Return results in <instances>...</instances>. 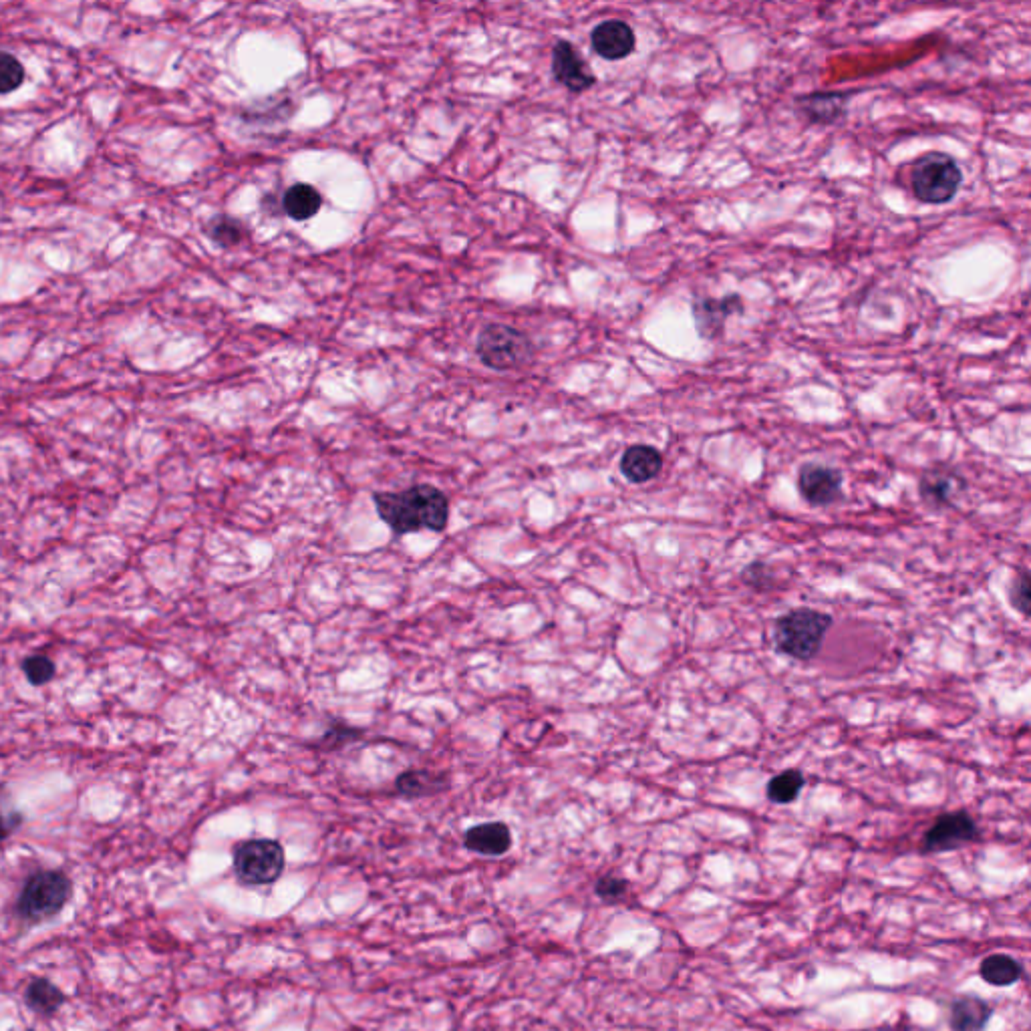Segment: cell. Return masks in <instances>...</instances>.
Returning a JSON list of instances; mask_svg holds the SVG:
<instances>
[{
    "label": "cell",
    "mask_w": 1031,
    "mask_h": 1031,
    "mask_svg": "<svg viewBox=\"0 0 1031 1031\" xmlns=\"http://www.w3.org/2000/svg\"><path fill=\"white\" fill-rule=\"evenodd\" d=\"M208 234L210 238L220 244V246H234L238 242H242L244 238V228L238 220L234 218H228V216H218L214 218L210 224H208Z\"/></svg>",
    "instance_id": "obj_22"
},
{
    "label": "cell",
    "mask_w": 1031,
    "mask_h": 1031,
    "mask_svg": "<svg viewBox=\"0 0 1031 1031\" xmlns=\"http://www.w3.org/2000/svg\"><path fill=\"white\" fill-rule=\"evenodd\" d=\"M284 848L276 840H246L234 848V872L250 887L270 885L284 870Z\"/></svg>",
    "instance_id": "obj_4"
},
{
    "label": "cell",
    "mask_w": 1031,
    "mask_h": 1031,
    "mask_svg": "<svg viewBox=\"0 0 1031 1031\" xmlns=\"http://www.w3.org/2000/svg\"><path fill=\"white\" fill-rule=\"evenodd\" d=\"M1029 588H1031L1029 574L1025 570L1015 574L1011 588H1009V603L1023 617H1027V613H1029Z\"/></svg>",
    "instance_id": "obj_25"
},
{
    "label": "cell",
    "mask_w": 1031,
    "mask_h": 1031,
    "mask_svg": "<svg viewBox=\"0 0 1031 1031\" xmlns=\"http://www.w3.org/2000/svg\"><path fill=\"white\" fill-rule=\"evenodd\" d=\"M21 818L19 816H11V818H5L3 810H0V840H5L13 830L15 826H19Z\"/></svg>",
    "instance_id": "obj_29"
},
{
    "label": "cell",
    "mask_w": 1031,
    "mask_h": 1031,
    "mask_svg": "<svg viewBox=\"0 0 1031 1031\" xmlns=\"http://www.w3.org/2000/svg\"><path fill=\"white\" fill-rule=\"evenodd\" d=\"M804 784L806 780L800 770H786L768 782L766 794L774 804H790L800 796Z\"/></svg>",
    "instance_id": "obj_20"
},
{
    "label": "cell",
    "mask_w": 1031,
    "mask_h": 1031,
    "mask_svg": "<svg viewBox=\"0 0 1031 1031\" xmlns=\"http://www.w3.org/2000/svg\"><path fill=\"white\" fill-rule=\"evenodd\" d=\"M552 73L554 79L572 93H582L597 83L593 69L580 57L574 45L566 41H558L552 49Z\"/></svg>",
    "instance_id": "obj_9"
},
{
    "label": "cell",
    "mask_w": 1031,
    "mask_h": 1031,
    "mask_svg": "<svg viewBox=\"0 0 1031 1031\" xmlns=\"http://www.w3.org/2000/svg\"><path fill=\"white\" fill-rule=\"evenodd\" d=\"M961 182V168L947 154H927L915 164L913 192L925 204H945L953 200Z\"/></svg>",
    "instance_id": "obj_5"
},
{
    "label": "cell",
    "mask_w": 1031,
    "mask_h": 1031,
    "mask_svg": "<svg viewBox=\"0 0 1031 1031\" xmlns=\"http://www.w3.org/2000/svg\"><path fill=\"white\" fill-rule=\"evenodd\" d=\"M23 669H25L27 679H29L33 685H43V683L51 681V679H53V675H55V665H53V661H51V659H47V657H41V655H37V657H29V659L25 661Z\"/></svg>",
    "instance_id": "obj_26"
},
{
    "label": "cell",
    "mask_w": 1031,
    "mask_h": 1031,
    "mask_svg": "<svg viewBox=\"0 0 1031 1031\" xmlns=\"http://www.w3.org/2000/svg\"><path fill=\"white\" fill-rule=\"evenodd\" d=\"M742 580H744L748 586L756 588V591H764L766 586H770V584H772V568H770L766 562L756 560V562H752L750 566H746V568H744V572H742Z\"/></svg>",
    "instance_id": "obj_28"
},
{
    "label": "cell",
    "mask_w": 1031,
    "mask_h": 1031,
    "mask_svg": "<svg viewBox=\"0 0 1031 1031\" xmlns=\"http://www.w3.org/2000/svg\"><path fill=\"white\" fill-rule=\"evenodd\" d=\"M464 844L468 850L482 856H502L512 848V832L504 822H488L470 828L464 836Z\"/></svg>",
    "instance_id": "obj_13"
},
{
    "label": "cell",
    "mask_w": 1031,
    "mask_h": 1031,
    "mask_svg": "<svg viewBox=\"0 0 1031 1031\" xmlns=\"http://www.w3.org/2000/svg\"><path fill=\"white\" fill-rule=\"evenodd\" d=\"M627 887H629V885H627V880H625V878H619V876H615V874H607V876L599 878L595 891H597V895H599L603 901L615 903V901H619V899H623V897H625Z\"/></svg>",
    "instance_id": "obj_27"
},
{
    "label": "cell",
    "mask_w": 1031,
    "mask_h": 1031,
    "mask_svg": "<svg viewBox=\"0 0 1031 1031\" xmlns=\"http://www.w3.org/2000/svg\"><path fill=\"white\" fill-rule=\"evenodd\" d=\"M844 97L838 93L810 95L804 99L806 115L816 123H832L844 111Z\"/></svg>",
    "instance_id": "obj_21"
},
{
    "label": "cell",
    "mask_w": 1031,
    "mask_h": 1031,
    "mask_svg": "<svg viewBox=\"0 0 1031 1031\" xmlns=\"http://www.w3.org/2000/svg\"><path fill=\"white\" fill-rule=\"evenodd\" d=\"M381 520L395 534L444 532L450 520V500L431 484H417L401 492H377L373 496Z\"/></svg>",
    "instance_id": "obj_1"
},
{
    "label": "cell",
    "mask_w": 1031,
    "mask_h": 1031,
    "mask_svg": "<svg viewBox=\"0 0 1031 1031\" xmlns=\"http://www.w3.org/2000/svg\"><path fill=\"white\" fill-rule=\"evenodd\" d=\"M476 353L486 367L508 371L530 361L532 343L522 331L514 327L492 323L480 333Z\"/></svg>",
    "instance_id": "obj_6"
},
{
    "label": "cell",
    "mask_w": 1031,
    "mask_h": 1031,
    "mask_svg": "<svg viewBox=\"0 0 1031 1031\" xmlns=\"http://www.w3.org/2000/svg\"><path fill=\"white\" fill-rule=\"evenodd\" d=\"M963 480L947 470H931L921 476L919 494L931 508H949L963 490Z\"/></svg>",
    "instance_id": "obj_12"
},
{
    "label": "cell",
    "mask_w": 1031,
    "mask_h": 1031,
    "mask_svg": "<svg viewBox=\"0 0 1031 1031\" xmlns=\"http://www.w3.org/2000/svg\"><path fill=\"white\" fill-rule=\"evenodd\" d=\"M25 79V67L9 53L0 51V95L11 93L21 87Z\"/></svg>",
    "instance_id": "obj_23"
},
{
    "label": "cell",
    "mask_w": 1031,
    "mask_h": 1031,
    "mask_svg": "<svg viewBox=\"0 0 1031 1031\" xmlns=\"http://www.w3.org/2000/svg\"><path fill=\"white\" fill-rule=\"evenodd\" d=\"M991 1017V1007L977 997H959L951 1005L953 1031H983Z\"/></svg>",
    "instance_id": "obj_15"
},
{
    "label": "cell",
    "mask_w": 1031,
    "mask_h": 1031,
    "mask_svg": "<svg viewBox=\"0 0 1031 1031\" xmlns=\"http://www.w3.org/2000/svg\"><path fill=\"white\" fill-rule=\"evenodd\" d=\"M282 204H284V212L290 218L309 220L321 210L323 198H321L319 190L309 184H294L292 188L286 190Z\"/></svg>",
    "instance_id": "obj_17"
},
{
    "label": "cell",
    "mask_w": 1031,
    "mask_h": 1031,
    "mask_svg": "<svg viewBox=\"0 0 1031 1031\" xmlns=\"http://www.w3.org/2000/svg\"><path fill=\"white\" fill-rule=\"evenodd\" d=\"M979 973L989 985L1007 987V985H1013L1021 977L1023 971H1021V965L1013 957L995 953V955H989L987 959H983Z\"/></svg>",
    "instance_id": "obj_18"
},
{
    "label": "cell",
    "mask_w": 1031,
    "mask_h": 1031,
    "mask_svg": "<svg viewBox=\"0 0 1031 1031\" xmlns=\"http://www.w3.org/2000/svg\"><path fill=\"white\" fill-rule=\"evenodd\" d=\"M591 45L597 55H601L607 61H621L629 57L635 51L637 39L633 29L619 19L605 21L599 27H595L591 35Z\"/></svg>",
    "instance_id": "obj_10"
},
{
    "label": "cell",
    "mask_w": 1031,
    "mask_h": 1031,
    "mask_svg": "<svg viewBox=\"0 0 1031 1031\" xmlns=\"http://www.w3.org/2000/svg\"><path fill=\"white\" fill-rule=\"evenodd\" d=\"M25 999H27V1005L41 1015H51L65 1003L63 991L47 979L31 981L27 987Z\"/></svg>",
    "instance_id": "obj_19"
},
{
    "label": "cell",
    "mask_w": 1031,
    "mask_h": 1031,
    "mask_svg": "<svg viewBox=\"0 0 1031 1031\" xmlns=\"http://www.w3.org/2000/svg\"><path fill=\"white\" fill-rule=\"evenodd\" d=\"M979 838V828L971 814L959 810L939 816L923 836V852L937 854L957 850Z\"/></svg>",
    "instance_id": "obj_7"
},
{
    "label": "cell",
    "mask_w": 1031,
    "mask_h": 1031,
    "mask_svg": "<svg viewBox=\"0 0 1031 1031\" xmlns=\"http://www.w3.org/2000/svg\"><path fill=\"white\" fill-rule=\"evenodd\" d=\"M663 456L653 446L637 444L625 450L621 458V474L631 484H645L661 474Z\"/></svg>",
    "instance_id": "obj_11"
},
{
    "label": "cell",
    "mask_w": 1031,
    "mask_h": 1031,
    "mask_svg": "<svg viewBox=\"0 0 1031 1031\" xmlns=\"http://www.w3.org/2000/svg\"><path fill=\"white\" fill-rule=\"evenodd\" d=\"M842 474L822 464H804L798 472L800 496L810 506H832L842 500Z\"/></svg>",
    "instance_id": "obj_8"
},
{
    "label": "cell",
    "mask_w": 1031,
    "mask_h": 1031,
    "mask_svg": "<svg viewBox=\"0 0 1031 1031\" xmlns=\"http://www.w3.org/2000/svg\"><path fill=\"white\" fill-rule=\"evenodd\" d=\"M448 784L450 782L444 774H433L427 770H407L397 778L395 788L401 796L425 798V796L444 792L448 788Z\"/></svg>",
    "instance_id": "obj_16"
},
{
    "label": "cell",
    "mask_w": 1031,
    "mask_h": 1031,
    "mask_svg": "<svg viewBox=\"0 0 1031 1031\" xmlns=\"http://www.w3.org/2000/svg\"><path fill=\"white\" fill-rule=\"evenodd\" d=\"M832 625L834 619L816 609L788 611L774 623V647L796 661H810L820 653Z\"/></svg>",
    "instance_id": "obj_2"
},
{
    "label": "cell",
    "mask_w": 1031,
    "mask_h": 1031,
    "mask_svg": "<svg viewBox=\"0 0 1031 1031\" xmlns=\"http://www.w3.org/2000/svg\"><path fill=\"white\" fill-rule=\"evenodd\" d=\"M73 893L71 880L59 870H39L31 874L19 897V915L25 921L41 923L65 909Z\"/></svg>",
    "instance_id": "obj_3"
},
{
    "label": "cell",
    "mask_w": 1031,
    "mask_h": 1031,
    "mask_svg": "<svg viewBox=\"0 0 1031 1031\" xmlns=\"http://www.w3.org/2000/svg\"><path fill=\"white\" fill-rule=\"evenodd\" d=\"M363 738V731L357 729V727H351L347 723H333L325 735L321 738L319 746L325 748V750H339L343 748L345 744H351V742H357Z\"/></svg>",
    "instance_id": "obj_24"
},
{
    "label": "cell",
    "mask_w": 1031,
    "mask_h": 1031,
    "mask_svg": "<svg viewBox=\"0 0 1031 1031\" xmlns=\"http://www.w3.org/2000/svg\"><path fill=\"white\" fill-rule=\"evenodd\" d=\"M738 311H742V301L738 297H729V299H721V301L705 299V301H699L693 305L699 333L709 339L717 337L723 331L725 319L731 313H738Z\"/></svg>",
    "instance_id": "obj_14"
}]
</instances>
